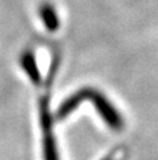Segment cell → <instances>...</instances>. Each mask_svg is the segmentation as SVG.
<instances>
[{
  "mask_svg": "<svg viewBox=\"0 0 158 160\" xmlns=\"http://www.w3.org/2000/svg\"><path fill=\"white\" fill-rule=\"evenodd\" d=\"M82 92L85 100H90L95 105L96 110L98 111V114L102 116L103 121L108 126L113 128L114 130H121L123 128L122 116L116 110V108L107 100L105 95H102L95 89H82Z\"/></svg>",
  "mask_w": 158,
  "mask_h": 160,
  "instance_id": "6da1fadb",
  "label": "cell"
},
{
  "mask_svg": "<svg viewBox=\"0 0 158 160\" xmlns=\"http://www.w3.org/2000/svg\"><path fill=\"white\" fill-rule=\"evenodd\" d=\"M21 65H22L24 70L26 71L27 76L30 78V80L34 84L39 85L41 82V76H40V72H39L34 54L30 52V51L24 52V55L21 56Z\"/></svg>",
  "mask_w": 158,
  "mask_h": 160,
  "instance_id": "3957f363",
  "label": "cell"
},
{
  "mask_svg": "<svg viewBox=\"0 0 158 160\" xmlns=\"http://www.w3.org/2000/svg\"><path fill=\"white\" fill-rule=\"evenodd\" d=\"M40 15L42 18V21L45 26L49 29V31H55L58 28V19L53 10V8L50 4H45L40 9Z\"/></svg>",
  "mask_w": 158,
  "mask_h": 160,
  "instance_id": "277c9868",
  "label": "cell"
},
{
  "mask_svg": "<svg viewBox=\"0 0 158 160\" xmlns=\"http://www.w3.org/2000/svg\"><path fill=\"white\" fill-rule=\"evenodd\" d=\"M40 122L44 134V156L45 160H58V152L52 131V118L49 108V100L42 98L40 101Z\"/></svg>",
  "mask_w": 158,
  "mask_h": 160,
  "instance_id": "7a4b0ae2",
  "label": "cell"
},
{
  "mask_svg": "<svg viewBox=\"0 0 158 160\" xmlns=\"http://www.w3.org/2000/svg\"><path fill=\"white\" fill-rule=\"evenodd\" d=\"M103 160H114V155L112 154V155H109V156H107V158H105Z\"/></svg>",
  "mask_w": 158,
  "mask_h": 160,
  "instance_id": "5b68a950",
  "label": "cell"
}]
</instances>
